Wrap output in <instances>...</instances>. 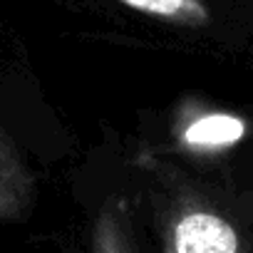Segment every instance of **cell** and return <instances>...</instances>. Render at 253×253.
Here are the masks:
<instances>
[{"label":"cell","instance_id":"obj_1","mask_svg":"<svg viewBox=\"0 0 253 253\" xmlns=\"http://www.w3.org/2000/svg\"><path fill=\"white\" fill-rule=\"evenodd\" d=\"M164 253H248V241L223 211L184 196L164 216Z\"/></svg>","mask_w":253,"mask_h":253},{"label":"cell","instance_id":"obj_2","mask_svg":"<svg viewBox=\"0 0 253 253\" xmlns=\"http://www.w3.org/2000/svg\"><path fill=\"white\" fill-rule=\"evenodd\" d=\"M28 204H30V176L10 137L0 129V221L23 216Z\"/></svg>","mask_w":253,"mask_h":253},{"label":"cell","instance_id":"obj_3","mask_svg":"<svg viewBox=\"0 0 253 253\" xmlns=\"http://www.w3.org/2000/svg\"><path fill=\"white\" fill-rule=\"evenodd\" d=\"M246 134V122L233 114H206L184 129V144L199 152H216L233 147Z\"/></svg>","mask_w":253,"mask_h":253},{"label":"cell","instance_id":"obj_4","mask_svg":"<svg viewBox=\"0 0 253 253\" xmlns=\"http://www.w3.org/2000/svg\"><path fill=\"white\" fill-rule=\"evenodd\" d=\"M119 3L149 18L189 28H201L211 20L204 0H119Z\"/></svg>","mask_w":253,"mask_h":253},{"label":"cell","instance_id":"obj_5","mask_svg":"<svg viewBox=\"0 0 253 253\" xmlns=\"http://www.w3.org/2000/svg\"><path fill=\"white\" fill-rule=\"evenodd\" d=\"M92 253H134L129 226H126V211L122 201H112L102 209L94 223Z\"/></svg>","mask_w":253,"mask_h":253}]
</instances>
